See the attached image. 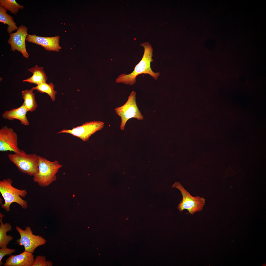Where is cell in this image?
<instances>
[{
  "mask_svg": "<svg viewBox=\"0 0 266 266\" xmlns=\"http://www.w3.org/2000/svg\"><path fill=\"white\" fill-rule=\"evenodd\" d=\"M140 45L144 49L142 59L135 66L133 71L131 73L128 74H123L120 75L116 80V83L133 85L136 82L137 76L142 74H149L155 80L157 79L160 72H153L150 67V63L153 60L152 58L153 52L152 47L149 42H145Z\"/></svg>",
  "mask_w": 266,
  "mask_h": 266,
  "instance_id": "1",
  "label": "cell"
},
{
  "mask_svg": "<svg viewBox=\"0 0 266 266\" xmlns=\"http://www.w3.org/2000/svg\"><path fill=\"white\" fill-rule=\"evenodd\" d=\"M12 183L13 181L10 178L0 181V192L4 200V204L0 203L1 207L6 212H9L11 205L16 203L22 209H26L28 206L27 202L21 197L24 198L26 196L27 191L16 188L12 185Z\"/></svg>",
  "mask_w": 266,
  "mask_h": 266,
  "instance_id": "2",
  "label": "cell"
},
{
  "mask_svg": "<svg viewBox=\"0 0 266 266\" xmlns=\"http://www.w3.org/2000/svg\"><path fill=\"white\" fill-rule=\"evenodd\" d=\"M62 166L57 160L51 161L39 156L38 171L33 176V182L42 187L48 186L56 180V174Z\"/></svg>",
  "mask_w": 266,
  "mask_h": 266,
  "instance_id": "3",
  "label": "cell"
},
{
  "mask_svg": "<svg viewBox=\"0 0 266 266\" xmlns=\"http://www.w3.org/2000/svg\"><path fill=\"white\" fill-rule=\"evenodd\" d=\"M39 156L35 153L27 154L24 150L8 155L9 160L21 172L33 176L38 171Z\"/></svg>",
  "mask_w": 266,
  "mask_h": 266,
  "instance_id": "4",
  "label": "cell"
},
{
  "mask_svg": "<svg viewBox=\"0 0 266 266\" xmlns=\"http://www.w3.org/2000/svg\"><path fill=\"white\" fill-rule=\"evenodd\" d=\"M172 187L179 190L182 196V200L177 206L179 211L181 212L186 209L188 212V213L193 215L195 213L202 210L205 203V199L204 198L198 196H192L179 182L175 183Z\"/></svg>",
  "mask_w": 266,
  "mask_h": 266,
  "instance_id": "5",
  "label": "cell"
},
{
  "mask_svg": "<svg viewBox=\"0 0 266 266\" xmlns=\"http://www.w3.org/2000/svg\"><path fill=\"white\" fill-rule=\"evenodd\" d=\"M136 96V92L133 91L126 102L123 105L115 109L116 113L121 118L120 128L121 130H124L127 122L131 118H135L138 120L143 119V116L137 105Z\"/></svg>",
  "mask_w": 266,
  "mask_h": 266,
  "instance_id": "6",
  "label": "cell"
},
{
  "mask_svg": "<svg viewBox=\"0 0 266 266\" xmlns=\"http://www.w3.org/2000/svg\"><path fill=\"white\" fill-rule=\"evenodd\" d=\"M16 229L20 236L19 239H17L16 242L19 245L24 246V251L33 253L36 248L46 243V240L42 236L33 233L29 226H27L25 229L23 230L17 226Z\"/></svg>",
  "mask_w": 266,
  "mask_h": 266,
  "instance_id": "7",
  "label": "cell"
},
{
  "mask_svg": "<svg viewBox=\"0 0 266 266\" xmlns=\"http://www.w3.org/2000/svg\"><path fill=\"white\" fill-rule=\"evenodd\" d=\"M104 125V123L102 121H93L86 122L81 125L73 128L71 130H62L57 133L70 134L86 142L88 140L92 135L102 129Z\"/></svg>",
  "mask_w": 266,
  "mask_h": 266,
  "instance_id": "8",
  "label": "cell"
},
{
  "mask_svg": "<svg viewBox=\"0 0 266 266\" xmlns=\"http://www.w3.org/2000/svg\"><path fill=\"white\" fill-rule=\"evenodd\" d=\"M28 28L23 25L18 26V29L14 33H9L8 43L11 46V51L14 52L17 50L22 54L23 57L28 59L29 55L26 48L25 40L28 34Z\"/></svg>",
  "mask_w": 266,
  "mask_h": 266,
  "instance_id": "9",
  "label": "cell"
},
{
  "mask_svg": "<svg viewBox=\"0 0 266 266\" xmlns=\"http://www.w3.org/2000/svg\"><path fill=\"white\" fill-rule=\"evenodd\" d=\"M20 150L18 145L17 134L11 128L7 126L3 127L0 130V151H9L15 153Z\"/></svg>",
  "mask_w": 266,
  "mask_h": 266,
  "instance_id": "10",
  "label": "cell"
},
{
  "mask_svg": "<svg viewBox=\"0 0 266 266\" xmlns=\"http://www.w3.org/2000/svg\"><path fill=\"white\" fill-rule=\"evenodd\" d=\"M59 36L44 37L37 36L35 34H28L26 40L41 46L46 50L58 52L61 49L59 45Z\"/></svg>",
  "mask_w": 266,
  "mask_h": 266,
  "instance_id": "11",
  "label": "cell"
},
{
  "mask_svg": "<svg viewBox=\"0 0 266 266\" xmlns=\"http://www.w3.org/2000/svg\"><path fill=\"white\" fill-rule=\"evenodd\" d=\"M33 253L24 251L20 254L11 255L4 264V266H32L34 261Z\"/></svg>",
  "mask_w": 266,
  "mask_h": 266,
  "instance_id": "12",
  "label": "cell"
},
{
  "mask_svg": "<svg viewBox=\"0 0 266 266\" xmlns=\"http://www.w3.org/2000/svg\"><path fill=\"white\" fill-rule=\"evenodd\" d=\"M28 111L22 105L17 108H13L10 110L6 111L2 114L4 119L10 120L17 119L20 121L21 124L28 126L30 123L26 116Z\"/></svg>",
  "mask_w": 266,
  "mask_h": 266,
  "instance_id": "13",
  "label": "cell"
},
{
  "mask_svg": "<svg viewBox=\"0 0 266 266\" xmlns=\"http://www.w3.org/2000/svg\"><path fill=\"white\" fill-rule=\"evenodd\" d=\"M28 70L33 74L31 77L22 81L23 82H28L38 85L46 82L47 77L43 67L36 65L33 67L28 69Z\"/></svg>",
  "mask_w": 266,
  "mask_h": 266,
  "instance_id": "14",
  "label": "cell"
},
{
  "mask_svg": "<svg viewBox=\"0 0 266 266\" xmlns=\"http://www.w3.org/2000/svg\"><path fill=\"white\" fill-rule=\"evenodd\" d=\"M32 89H25L22 91V95L24 100L22 105L28 111L32 112L35 110L37 107L35 100V94Z\"/></svg>",
  "mask_w": 266,
  "mask_h": 266,
  "instance_id": "15",
  "label": "cell"
},
{
  "mask_svg": "<svg viewBox=\"0 0 266 266\" xmlns=\"http://www.w3.org/2000/svg\"><path fill=\"white\" fill-rule=\"evenodd\" d=\"M0 247H6L9 242L13 239L11 235L6 234L7 232L12 229L11 225L8 223L2 222V218L0 217Z\"/></svg>",
  "mask_w": 266,
  "mask_h": 266,
  "instance_id": "16",
  "label": "cell"
},
{
  "mask_svg": "<svg viewBox=\"0 0 266 266\" xmlns=\"http://www.w3.org/2000/svg\"><path fill=\"white\" fill-rule=\"evenodd\" d=\"M7 10L0 6V22L8 26L7 31L10 33L18 29L16 23L13 20L14 17L7 13Z\"/></svg>",
  "mask_w": 266,
  "mask_h": 266,
  "instance_id": "17",
  "label": "cell"
},
{
  "mask_svg": "<svg viewBox=\"0 0 266 266\" xmlns=\"http://www.w3.org/2000/svg\"><path fill=\"white\" fill-rule=\"evenodd\" d=\"M54 85L52 83H49L46 82H43L37 85L31 89L33 90H37L41 93L47 94L50 97L52 100L54 101L55 99L57 91L54 89Z\"/></svg>",
  "mask_w": 266,
  "mask_h": 266,
  "instance_id": "18",
  "label": "cell"
},
{
  "mask_svg": "<svg viewBox=\"0 0 266 266\" xmlns=\"http://www.w3.org/2000/svg\"><path fill=\"white\" fill-rule=\"evenodd\" d=\"M0 6L12 13L16 14L20 9H23L24 6L17 3L15 0H0Z\"/></svg>",
  "mask_w": 266,
  "mask_h": 266,
  "instance_id": "19",
  "label": "cell"
},
{
  "mask_svg": "<svg viewBox=\"0 0 266 266\" xmlns=\"http://www.w3.org/2000/svg\"><path fill=\"white\" fill-rule=\"evenodd\" d=\"M16 249H10L6 247L1 248L0 249V266L3 264L2 260L3 257L7 255H11L12 253L16 252Z\"/></svg>",
  "mask_w": 266,
  "mask_h": 266,
  "instance_id": "20",
  "label": "cell"
},
{
  "mask_svg": "<svg viewBox=\"0 0 266 266\" xmlns=\"http://www.w3.org/2000/svg\"><path fill=\"white\" fill-rule=\"evenodd\" d=\"M47 262L45 256L42 255L37 256L32 266H47Z\"/></svg>",
  "mask_w": 266,
  "mask_h": 266,
  "instance_id": "21",
  "label": "cell"
},
{
  "mask_svg": "<svg viewBox=\"0 0 266 266\" xmlns=\"http://www.w3.org/2000/svg\"><path fill=\"white\" fill-rule=\"evenodd\" d=\"M47 266H52V263L50 261H47Z\"/></svg>",
  "mask_w": 266,
  "mask_h": 266,
  "instance_id": "22",
  "label": "cell"
},
{
  "mask_svg": "<svg viewBox=\"0 0 266 266\" xmlns=\"http://www.w3.org/2000/svg\"><path fill=\"white\" fill-rule=\"evenodd\" d=\"M4 216V215L2 214L0 212V217L3 218Z\"/></svg>",
  "mask_w": 266,
  "mask_h": 266,
  "instance_id": "23",
  "label": "cell"
}]
</instances>
